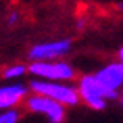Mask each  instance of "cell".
<instances>
[{
    "label": "cell",
    "instance_id": "6da1fadb",
    "mask_svg": "<svg viewBox=\"0 0 123 123\" xmlns=\"http://www.w3.org/2000/svg\"><path fill=\"white\" fill-rule=\"evenodd\" d=\"M31 90L34 93L50 96L53 99L62 102L64 105L74 107L80 102L78 88L67 85L66 82H55V80H32Z\"/></svg>",
    "mask_w": 123,
    "mask_h": 123
},
{
    "label": "cell",
    "instance_id": "7a4b0ae2",
    "mask_svg": "<svg viewBox=\"0 0 123 123\" xmlns=\"http://www.w3.org/2000/svg\"><path fill=\"white\" fill-rule=\"evenodd\" d=\"M77 88L78 94H80V101L93 110H104L107 107V102H110L107 91L98 82L94 74H88V75L80 77Z\"/></svg>",
    "mask_w": 123,
    "mask_h": 123
},
{
    "label": "cell",
    "instance_id": "3957f363",
    "mask_svg": "<svg viewBox=\"0 0 123 123\" xmlns=\"http://www.w3.org/2000/svg\"><path fill=\"white\" fill-rule=\"evenodd\" d=\"M27 70L35 77L55 82H70L75 77V69L64 61H34Z\"/></svg>",
    "mask_w": 123,
    "mask_h": 123
},
{
    "label": "cell",
    "instance_id": "277c9868",
    "mask_svg": "<svg viewBox=\"0 0 123 123\" xmlns=\"http://www.w3.org/2000/svg\"><path fill=\"white\" fill-rule=\"evenodd\" d=\"M94 75L102 88L107 91L110 101L118 99V94L123 88V64L120 61L109 62L102 66Z\"/></svg>",
    "mask_w": 123,
    "mask_h": 123
},
{
    "label": "cell",
    "instance_id": "5b68a950",
    "mask_svg": "<svg viewBox=\"0 0 123 123\" xmlns=\"http://www.w3.org/2000/svg\"><path fill=\"white\" fill-rule=\"evenodd\" d=\"M27 107L29 110L35 112V114L45 115L46 118L53 123H61L66 118V105L59 101L53 99L50 96L35 93L27 99Z\"/></svg>",
    "mask_w": 123,
    "mask_h": 123
},
{
    "label": "cell",
    "instance_id": "8992f818",
    "mask_svg": "<svg viewBox=\"0 0 123 123\" xmlns=\"http://www.w3.org/2000/svg\"><path fill=\"white\" fill-rule=\"evenodd\" d=\"M72 48L70 40L64 38L58 42H50V43H40L35 45L29 53V58L32 61H53L59 59L62 56L69 55V51Z\"/></svg>",
    "mask_w": 123,
    "mask_h": 123
},
{
    "label": "cell",
    "instance_id": "52a82bcc",
    "mask_svg": "<svg viewBox=\"0 0 123 123\" xmlns=\"http://www.w3.org/2000/svg\"><path fill=\"white\" fill-rule=\"evenodd\" d=\"M27 94V88L24 85H6V86H0V110L11 109L13 105L26 98Z\"/></svg>",
    "mask_w": 123,
    "mask_h": 123
},
{
    "label": "cell",
    "instance_id": "ba28073f",
    "mask_svg": "<svg viewBox=\"0 0 123 123\" xmlns=\"http://www.w3.org/2000/svg\"><path fill=\"white\" fill-rule=\"evenodd\" d=\"M26 70H27V69L24 67V66H21V64H16V66H11V67L5 69V70H3V77L6 78V80L19 78V77H23L24 74H26Z\"/></svg>",
    "mask_w": 123,
    "mask_h": 123
},
{
    "label": "cell",
    "instance_id": "9c48e42d",
    "mask_svg": "<svg viewBox=\"0 0 123 123\" xmlns=\"http://www.w3.org/2000/svg\"><path fill=\"white\" fill-rule=\"evenodd\" d=\"M19 120V114L13 109H5L0 114V123H14Z\"/></svg>",
    "mask_w": 123,
    "mask_h": 123
},
{
    "label": "cell",
    "instance_id": "30bf717a",
    "mask_svg": "<svg viewBox=\"0 0 123 123\" xmlns=\"http://www.w3.org/2000/svg\"><path fill=\"white\" fill-rule=\"evenodd\" d=\"M18 19H19V14L18 13H11L8 16V24H11V26H13L14 23H18Z\"/></svg>",
    "mask_w": 123,
    "mask_h": 123
},
{
    "label": "cell",
    "instance_id": "8fae6325",
    "mask_svg": "<svg viewBox=\"0 0 123 123\" xmlns=\"http://www.w3.org/2000/svg\"><path fill=\"white\" fill-rule=\"evenodd\" d=\"M118 104H120V107H122L123 109V88H122V91H120V94H118Z\"/></svg>",
    "mask_w": 123,
    "mask_h": 123
},
{
    "label": "cell",
    "instance_id": "7c38bea8",
    "mask_svg": "<svg viewBox=\"0 0 123 123\" xmlns=\"http://www.w3.org/2000/svg\"><path fill=\"white\" fill-rule=\"evenodd\" d=\"M117 56H118V61L123 64V46H122V48L118 50V55H117Z\"/></svg>",
    "mask_w": 123,
    "mask_h": 123
}]
</instances>
